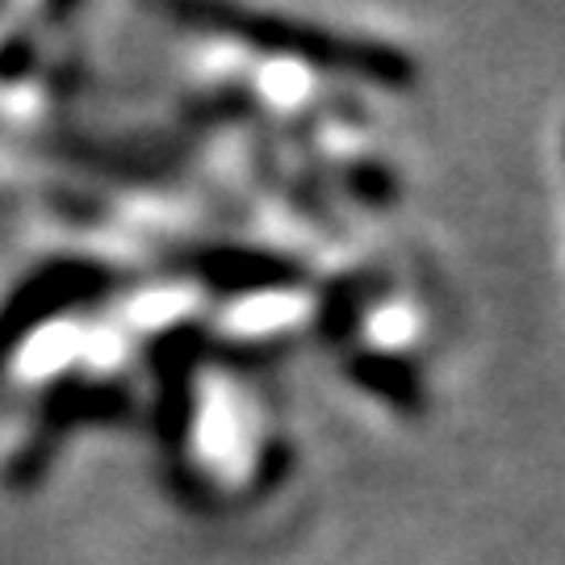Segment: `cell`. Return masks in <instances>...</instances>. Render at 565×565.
Instances as JSON below:
<instances>
[{
    "mask_svg": "<svg viewBox=\"0 0 565 565\" xmlns=\"http://www.w3.org/2000/svg\"><path fill=\"white\" fill-rule=\"evenodd\" d=\"M151 9H160L172 21H181V25L205 30V34H226L235 42H247L264 55L343 72V76H356V81L377 84V88L398 93V88H411L419 81L415 60L398 46H390V42L348 39V34L310 25V21L239 9L235 0H151Z\"/></svg>",
    "mask_w": 565,
    "mask_h": 565,
    "instance_id": "cell-1",
    "label": "cell"
},
{
    "mask_svg": "<svg viewBox=\"0 0 565 565\" xmlns=\"http://www.w3.org/2000/svg\"><path fill=\"white\" fill-rule=\"evenodd\" d=\"M352 193L373 205H385L398 198V181H394V172H385L382 163H361V168H352Z\"/></svg>",
    "mask_w": 565,
    "mask_h": 565,
    "instance_id": "cell-2",
    "label": "cell"
},
{
    "mask_svg": "<svg viewBox=\"0 0 565 565\" xmlns=\"http://www.w3.org/2000/svg\"><path fill=\"white\" fill-rule=\"evenodd\" d=\"M67 9H72V0H51V13H55V18H60V13H67Z\"/></svg>",
    "mask_w": 565,
    "mask_h": 565,
    "instance_id": "cell-3",
    "label": "cell"
}]
</instances>
